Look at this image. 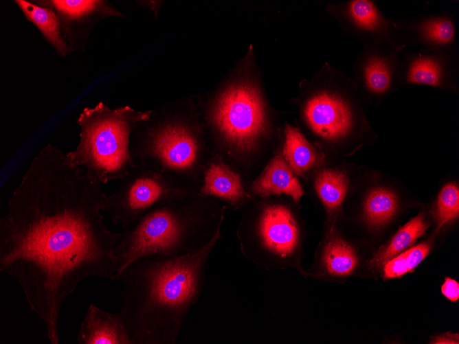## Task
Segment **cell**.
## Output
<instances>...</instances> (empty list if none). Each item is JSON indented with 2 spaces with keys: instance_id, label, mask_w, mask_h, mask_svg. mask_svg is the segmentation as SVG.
Segmentation results:
<instances>
[{
  "instance_id": "1",
  "label": "cell",
  "mask_w": 459,
  "mask_h": 344,
  "mask_svg": "<svg viewBox=\"0 0 459 344\" xmlns=\"http://www.w3.org/2000/svg\"><path fill=\"white\" fill-rule=\"evenodd\" d=\"M106 196L85 170L48 144L32 161L0 218V271L19 284L52 344L59 343L63 303L82 280H118L119 233L104 222Z\"/></svg>"
},
{
  "instance_id": "2",
  "label": "cell",
  "mask_w": 459,
  "mask_h": 344,
  "mask_svg": "<svg viewBox=\"0 0 459 344\" xmlns=\"http://www.w3.org/2000/svg\"><path fill=\"white\" fill-rule=\"evenodd\" d=\"M212 156L238 172L247 185L280 146V113L270 104L250 46L219 87L196 107Z\"/></svg>"
},
{
  "instance_id": "3",
  "label": "cell",
  "mask_w": 459,
  "mask_h": 344,
  "mask_svg": "<svg viewBox=\"0 0 459 344\" xmlns=\"http://www.w3.org/2000/svg\"><path fill=\"white\" fill-rule=\"evenodd\" d=\"M221 238L219 230L198 251L183 256L139 257L120 274L118 312L132 344H175L205 284L208 258Z\"/></svg>"
},
{
  "instance_id": "4",
  "label": "cell",
  "mask_w": 459,
  "mask_h": 344,
  "mask_svg": "<svg viewBox=\"0 0 459 344\" xmlns=\"http://www.w3.org/2000/svg\"><path fill=\"white\" fill-rule=\"evenodd\" d=\"M226 209L219 200L199 194L176 197L150 208L119 233L114 257L120 274L144 256L198 251L221 230Z\"/></svg>"
},
{
  "instance_id": "5",
  "label": "cell",
  "mask_w": 459,
  "mask_h": 344,
  "mask_svg": "<svg viewBox=\"0 0 459 344\" xmlns=\"http://www.w3.org/2000/svg\"><path fill=\"white\" fill-rule=\"evenodd\" d=\"M135 166L149 169L189 194H198L212 159L190 102L151 111L131 137Z\"/></svg>"
},
{
  "instance_id": "6",
  "label": "cell",
  "mask_w": 459,
  "mask_h": 344,
  "mask_svg": "<svg viewBox=\"0 0 459 344\" xmlns=\"http://www.w3.org/2000/svg\"><path fill=\"white\" fill-rule=\"evenodd\" d=\"M298 89L290 102L298 106L301 128L317 148L325 154H348L363 144L368 128L352 78L326 62Z\"/></svg>"
},
{
  "instance_id": "7",
  "label": "cell",
  "mask_w": 459,
  "mask_h": 344,
  "mask_svg": "<svg viewBox=\"0 0 459 344\" xmlns=\"http://www.w3.org/2000/svg\"><path fill=\"white\" fill-rule=\"evenodd\" d=\"M150 114L128 106L112 109L103 102L84 108L77 119L80 141L66 154L67 159L100 185L120 180L135 167L130 151L132 133Z\"/></svg>"
},
{
  "instance_id": "8",
  "label": "cell",
  "mask_w": 459,
  "mask_h": 344,
  "mask_svg": "<svg viewBox=\"0 0 459 344\" xmlns=\"http://www.w3.org/2000/svg\"><path fill=\"white\" fill-rule=\"evenodd\" d=\"M295 203L285 196L253 198L241 209L236 231L244 257L266 270L300 266L302 225Z\"/></svg>"
},
{
  "instance_id": "9",
  "label": "cell",
  "mask_w": 459,
  "mask_h": 344,
  "mask_svg": "<svg viewBox=\"0 0 459 344\" xmlns=\"http://www.w3.org/2000/svg\"><path fill=\"white\" fill-rule=\"evenodd\" d=\"M188 194L159 174L135 166L120 179L118 190L105 196L101 210L124 229L157 204Z\"/></svg>"
},
{
  "instance_id": "10",
  "label": "cell",
  "mask_w": 459,
  "mask_h": 344,
  "mask_svg": "<svg viewBox=\"0 0 459 344\" xmlns=\"http://www.w3.org/2000/svg\"><path fill=\"white\" fill-rule=\"evenodd\" d=\"M325 9L344 33L363 45L387 43L403 48L407 46L396 20L384 15L374 1L329 3Z\"/></svg>"
},
{
  "instance_id": "11",
  "label": "cell",
  "mask_w": 459,
  "mask_h": 344,
  "mask_svg": "<svg viewBox=\"0 0 459 344\" xmlns=\"http://www.w3.org/2000/svg\"><path fill=\"white\" fill-rule=\"evenodd\" d=\"M401 85H426L458 92L459 47L456 45L404 50L400 67Z\"/></svg>"
},
{
  "instance_id": "12",
  "label": "cell",
  "mask_w": 459,
  "mask_h": 344,
  "mask_svg": "<svg viewBox=\"0 0 459 344\" xmlns=\"http://www.w3.org/2000/svg\"><path fill=\"white\" fill-rule=\"evenodd\" d=\"M405 49L387 43L363 45L353 68L359 94L379 98L401 87L400 67Z\"/></svg>"
},
{
  "instance_id": "13",
  "label": "cell",
  "mask_w": 459,
  "mask_h": 344,
  "mask_svg": "<svg viewBox=\"0 0 459 344\" xmlns=\"http://www.w3.org/2000/svg\"><path fill=\"white\" fill-rule=\"evenodd\" d=\"M396 21L407 46L433 48L456 45L454 16L448 12L423 15Z\"/></svg>"
},
{
  "instance_id": "14",
  "label": "cell",
  "mask_w": 459,
  "mask_h": 344,
  "mask_svg": "<svg viewBox=\"0 0 459 344\" xmlns=\"http://www.w3.org/2000/svg\"><path fill=\"white\" fill-rule=\"evenodd\" d=\"M198 194L223 201L234 210L240 209L253 198L241 176L215 158L208 164Z\"/></svg>"
},
{
  "instance_id": "15",
  "label": "cell",
  "mask_w": 459,
  "mask_h": 344,
  "mask_svg": "<svg viewBox=\"0 0 459 344\" xmlns=\"http://www.w3.org/2000/svg\"><path fill=\"white\" fill-rule=\"evenodd\" d=\"M282 143L259 174L247 185L253 198L285 196L299 204L304 190L282 154Z\"/></svg>"
},
{
  "instance_id": "16",
  "label": "cell",
  "mask_w": 459,
  "mask_h": 344,
  "mask_svg": "<svg viewBox=\"0 0 459 344\" xmlns=\"http://www.w3.org/2000/svg\"><path fill=\"white\" fill-rule=\"evenodd\" d=\"M78 344H132L118 313L104 311L91 303L80 324Z\"/></svg>"
},
{
  "instance_id": "17",
  "label": "cell",
  "mask_w": 459,
  "mask_h": 344,
  "mask_svg": "<svg viewBox=\"0 0 459 344\" xmlns=\"http://www.w3.org/2000/svg\"><path fill=\"white\" fill-rule=\"evenodd\" d=\"M282 154L293 173L302 176L320 167L326 155L312 144L298 127L285 122L282 127Z\"/></svg>"
},
{
  "instance_id": "18",
  "label": "cell",
  "mask_w": 459,
  "mask_h": 344,
  "mask_svg": "<svg viewBox=\"0 0 459 344\" xmlns=\"http://www.w3.org/2000/svg\"><path fill=\"white\" fill-rule=\"evenodd\" d=\"M358 264L353 246L331 229L321 253L322 273L335 277H347L355 271Z\"/></svg>"
},
{
  "instance_id": "19",
  "label": "cell",
  "mask_w": 459,
  "mask_h": 344,
  "mask_svg": "<svg viewBox=\"0 0 459 344\" xmlns=\"http://www.w3.org/2000/svg\"><path fill=\"white\" fill-rule=\"evenodd\" d=\"M348 178L344 172L323 168L315 175L314 188L329 218L335 220L348 189Z\"/></svg>"
},
{
  "instance_id": "20",
  "label": "cell",
  "mask_w": 459,
  "mask_h": 344,
  "mask_svg": "<svg viewBox=\"0 0 459 344\" xmlns=\"http://www.w3.org/2000/svg\"><path fill=\"white\" fill-rule=\"evenodd\" d=\"M428 226L424 214H419L399 229L389 244L379 250L374 257L370 261V265L373 268L384 265L423 236Z\"/></svg>"
},
{
  "instance_id": "21",
  "label": "cell",
  "mask_w": 459,
  "mask_h": 344,
  "mask_svg": "<svg viewBox=\"0 0 459 344\" xmlns=\"http://www.w3.org/2000/svg\"><path fill=\"white\" fill-rule=\"evenodd\" d=\"M15 2L27 19L40 30L55 49L60 54L65 55V45L60 36L58 19L54 11L23 0H17Z\"/></svg>"
},
{
  "instance_id": "22",
  "label": "cell",
  "mask_w": 459,
  "mask_h": 344,
  "mask_svg": "<svg viewBox=\"0 0 459 344\" xmlns=\"http://www.w3.org/2000/svg\"><path fill=\"white\" fill-rule=\"evenodd\" d=\"M398 207L395 194L385 188L372 190L363 202L364 218L374 228L385 225L393 218Z\"/></svg>"
},
{
  "instance_id": "23",
  "label": "cell",
  "mask_w": 459,
  "mask_h": 344,
  "mask_svg": "<svg viewBox=\"0 0 459 344\" xmlns=\"http://www.w3.org/2000/svg\"><path fill=\"white\" fill-rule=\"evenodd\" d=\"M429 250V244L421 243L396 255L384 264V279L399 277L410 272L423 260Z\"/></svg>"
},
{
  "instance_id": "24",
  "label": "cell",
  "mask_w": 459,
  "mask_h": 344,
  "mask_svg": "<svg viewBox=\"0 0 459 344\" xmlns=\"http://www.w3.org/2000/svg\"><path fill=\"white\" fill-rule=\"evenodd\" d=\"M436 231L454 220L459 214V190L454 183L447 184L440 191L435 210Z\"/></svg>"
},
{
  "instance_id": "25",
  "label": "cell",
  "mask_w": 459,
  "mask_h": 344,
  "mask_svg": "<svg viewBox=\"0 0 459 344\" xmlns=\"http://www.w3.org/2000/svg\"><path fill=\"white\" fill-rule=\"evenodd\" d=\"M53 8L65 17L69 19H78L93 12L104 10L115 11L104 6L103 1L94 0H54L47 1Z\"/></svg>"
},
{
  "instance_id": "26",
  "label": "cell",
  "mask_w": 459,
  "mask_h": 344,
  "mask_svg": "<svg viewBox=\"0 0 459 344\" xmlns=\"http://www.w3.org/2000/svg\"><path fill=\"white\" fill-rule=\"evenodd\" d=\"M441 291L447 299L452 301H456L459 299V284L449 277L445 278Z\"/></svg>"
},
{
  "instance_id": "27",
  "label": "cell",
  "mask_w": 459,
  "mask_h": 344,
  "mask_svg": "<svg viewBox=\"0 0 459 344\" xmlns=\"http://www.w3.org/2000/svg\"><path fill=\"white\" fill-rule=\"evenodd\" d=\"M431 343H458V335L447 333L437 336Z\"/></svg>"
}]
</instances>
